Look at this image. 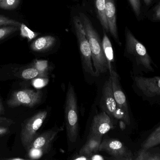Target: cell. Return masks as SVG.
<instances>
[{
	"mask_svg": "<svg viewBox=\"0 0 160 160\" xmlns=\"http://www.w3.org/2000/svg\"><path fill=\"white\" fill-rule=\"evenodd\" d=\"M64 113L68 139L70 142H75L78 134L77 100L74 88L70 82L66 94Z\"/></svg>",
	"mask_w": 160,
	"mask_h": 160,
	"instance_id": "2",
	"label": "cell"
},
{
	"mask_svg": "<svg viewBox=\"0 0 160 160\" xmlns=\"http://www.w3.org/2000/svg\"><path fill=\"white\" fill-rule=\"evenodd\" d=\"M135 159L137 160H160V154L159 153L152 154L147 150L142 148L138 152L136 158Z\"/></svg>",
	"mask_w": 160,
	"mask_h": 160,
	"instance_id": "19",
	"label": "cell"
},
{
	"mask_svg": "<svg viewBox=\"0 0 160 160\" xmlns=\"http://www.w3.org/2000/svg\"><path fill=\"white\" fill-rule=\"evenodd\" d=\"M40 74L39 70L35 68H30L25 69L21 73L23 78L27 79H31L37 77Z\"/></svg>",
	"mask_w": 160,
	"mask_h": 160,
	"instance_id": "24",
	"label": "cell"
},
{
	"mask_svg": "<svg viewBox=\"0 0 160 160\" xmlns=\"http://www.w3.org/2000/svg\"><path fill=\"white\" fill-rule=\"evenodd\" d=\"M90 159L95 160H103L104 158H103L101 155H98V154H96V153H95V154H93V155H92L91 156Z\"/></svg>",
	"mask_w": 160,
	"mask_h": 160,
	"instance_id": "29",
	"label": "cell"
},
{
	"mask_svg": "<svg viewBox=\"0 0 160 160\" xmlns=\"http://www.w3.org/2000/svg\"><path fill=\"white\" fill-rule=\"evenodd\" d=\"M100 105L103 111H105L111 118H115L118 108L112 91L110 76L105 81L103 87Z\"/></svg>",
	"mask_w": 160,
	"mask_h": 160,
	"instance_id": "10",
	"label": "cell"
},
{
	"mask_svg": "<svg viewBox=\"0 0 160 160\" xmlns=\"http://www.w3.org/2000/svg\"><path fill=\"white\" fill-rule=\"evenodd\" d=\"M73 1H76V0H73Z\"/></svg>",
	"mask_w": 160,
	"mask_h": 160,
	"instance_id": "32",
	"label": "cell"
},
{
	"mask_svg": "<svg viewBox=\"0 0 160 160\" xmlns=\"http://www.w3.org/2000/svg\"><path fill=\"white\" fill-rule=\"evenodd\" d=\"M148 17L149 20L153 22H159L160 20V3H158L148 12Z\"/></svg>",
	"mask_w": 160,
	"mask_h": 160,
	"instance_id": "22",
	"label": "cell"
},
{
	"mask_svg": "<svg viewBox=\"0 0 160 160\" xmlns=\"http://www.w3.org/2000/svg\"><path fill=\"white\" fill-rule=\"evenodd\" d=\"M112 118L105 111L94 116L91 125L89 135L102 137L114 127Z\"/></svg>",
	"mask_w": 160,
	"mask_h": 160,
	"instance_id": "8",
	"label": "cell"
},
{
	"mask_svg": "<svg viewBox=\"0 0 160 160\" xmlns=\"http://www.w3.org/2000/svg\"><path fill=\"white\" fill-rule=\"evenodd\" d=\"M13 121L10 119L0 118V137L7 134L10 132V127Z\"/></svg>",
	"mask_w": 160,
	"mask_h": 160,
	"instance_id": "20",
	"label": "cell"
},
{
	"mask_svg": "<svg viewBox=\"0 0 160 160\" xmlns=\"http://www.w3.org/2000/svg\"><path fill=\"white\" fill-rule=\"evenodd\" d=\"M102 137L88 136L86 144L79 151V153L90 159L91 156L99 151V147L102 142Z\"/></svg>",
	"mask_w": 160,
	"mask_h": 160,
	"instance_id": "14",
	"label": "cell"
},
{
	"mask_svg": "<svg viewBox=\"0 0 160 160\" xmlns=\"http://www.w3.org/2000/svg\"><path fill=\"white\" fill-rule=\"evenodd\" d=\"M160 144V127L158 126L142 144V148L148 150Z\"/></svg>",
	"mask_w": 160,
	"mask_h": 160,
	"instance_id": "18",
	"label": "cell"
},
{
	"mask_svg": "<svg viewBox=\"0 0 160 160\" xmlns=\"http://www.w3.org/2000/svg\"><path fill=\"white\" fill-rule=\"evenodd\" d=\"M47 114L46 110L40 111L22 123L20 138L25 148L28 149L31 143L38 134L37 132L45 120Z\"/></svg>",
	"mask_w": 160,
	"mask_h": 160,
	"instance_id": "5",
	"label": "cell"
},
{
	"mask_svg": "<svg viewBox=\"0 0 160 160\" xmlns=\"http://www.w3.org/2000/svg\"><path fill=\"white\" fill-rule=\"evenodd\" d=\"M125 53L132 57L137 64L141 65L148 71L153 72L151 58L144 45L135 38L131 31L125 27Z\"/></svg>",
	"mask_w": 160,
	"mask_h": 160,
	"instance_id": "3",
	"label": "cell"
},
{
	"mask_svg": "<svg viewBox=\"0 0 160 160\" xmlns=\"http://www.w3.org/2000/svg\"><path fill=\"white\" fill-rule=\"evenodd\" d=\"M18 27L12 26L0 28V40L5 38L8 35L15 32L18 30Z\"/></svg>",
	"mask_w": 160,
	"mask_h": 160,
	"instance_id": "26",
	"label": "cell"
},
{
	"mask_svg": "<svg viewBox=\"0 0 160 160\" xmlns=\"http://www.w3.org/2000/svg\"><path fill=\"white\" fill-rule=\"evenodd\" d=\"M20 35L23 38H27L29 41L36 38L38 35V33L34 32L30 29L24 24H21L20 26Z\"/></svg>",
	"mask_w": 160,
	"mask_h": 160,
	"instance_id": "21",
	"label": "cell"
},
{
	"mask_svg": "<svg viewBox=\"0 0 160 160\" xmlns=\"http://www.w3.org/2000/svg\"><path fill=\"white\" fill-rule=\"evenodd\" d=\"M59 131V129H52L41 134H37L27 150L38 151L44 153L47 152Z\"/></svg>",
	"mask_w": 160,
	"mask_h": 160,
	"instance_id": "9",
	"label": "cell"
},
{
	"mask_svg": "<svg viewBox=\"0 0 160 160\" xmlns=\"http://www.w3.org/2000/svg\"><path fill=\"white\" fill-rule=\"evenodd\" d=\"M73 160H88V158L86 156H84V155H81V154H79V155H77V156H74L73 158Z\"/></svg>",
	"mask_w": 160,
	"mask_h": 160,
	"instance_id": "28",
	"label": "cell"
},
{
	"mask_svg": "<svg viewBox=\"0 0 160 160\" xmlns=\"http://www.w3.org/2000/svg\"><path fill=\"white\" fill-rule=\"evenodd\" d=\"M143 1L146 5L148 6L152 3L154 0H143Z\"/></svg>",
	"mask_w": 160,
	"mask_h": 160,
	"instance_id": "30",
	"label": "cell"
},
{
	"mask_svg": "<svg viewBox=\"0 0 160 160\" xmlns=\"http://www.w3.org/2000/svg\"><path fill=\"white\" fill-rule=\"evenodd\" d=\"M131 7L137 18L141 15V6L140 0H128Z\"/></svg>",
	"mask_w": 160,
	"mask_h": 160,
	"instance_id": "25",
	"label": "cell"
},
{
	"mask_svg": "<svg viewBox=\"0 0 160 160\" xmlns=\"http://www.w3.org/2000/svg\"><path fill=\"white\" fill-rule=\"evenodd\" d=\"M20 0H0V8L4 10L15 9L19 4Z\"/></svg>",
	"mask_w": 160,
	"mask_h": 160,
	"instance_id": "23",
	"label": "cell"
},
{
	"mask_svg": "<svg viewBox=\"0 0 160 160\" xmlns=\"http://www.w3.org/2000/svg\"><path fill=\"white\" fill-rule=\"evenodd\" d=\"M79 17L91 52L92 60L95 69V77L108 71V63L104 54L102 41L98 32L89 18L85 13L79 12Z\"/></svg>",
	"mask_w": 160,
	"mask_h": 160,
	"instance_id": "1",
	"label": "cell"
},
{
	"mask_svg": "<svg viewBox=\"0 0 160 160\" xmlns=\"http://www.w3.org/2000/svg\"><path fill=\"white\" fill-rule=\"evenodd\" d=\"M56 39L52 36H46L36 39L31 45L32 49L36 52L45 51L51 48L56 43Z\"/></svg>",
	"mask_w": 160,
	"mask_h": 160,
	"instance_id": "15",
	"label": "cell"
},
{
	"mask_svg": "<svg viewBox=\"0 0 160 160\" xmlns=\"http://www.w3.org/2000/svg\"><path fill=\"white\" fill-rule=\"evenodd\" d=\"M7 25L19 27L21 25V23L13 19H10L8 18L0 15V26Z\"/></svg>",
	"mask_w": 160,
	"mask_h": 160,
	"instance_id": "27",
	"label": "cell"
},
{
	"mask_svg": "<svg viewBox=\"0 0 160 160\" xmlns=\"http://www.w3.org/2000/svg\"><path fill=\"white\" fill-rule=\"evenodd\" d=\"M42 97V92L41 90L23 89L14 92L7 104L12 107L24 106L32 108L41 102Z\"/></svg>",
	"mask_w": 160,
	"mask_h": 160,
	"instance_id": "6",
	"label": "cell"
},
{
	"mask_svg": "<svg viewBox=\"0 0 160 160\" xmlns=\"http://www.w3.org/2000/svg\"><path fill=\"white\" fill-rule=\"evenodd\" d=\"M135 80L137 86L144 95L148 97L160 95V77L146 78L138 76L135 78Z\"/></svg>",
	"mask_w": 160,
	"mask_h": 160,
	"instance_id": "11",
	"label": "cell"
},
{
	"mask_svg": "<svg viewBox=\"0 0 160 160\" xmlns=\"http://www.w3.org/2000/svg\"><path fill=\"white\" fill-rule=\"evenodd\" d=\"M72 23L74 32L77 40L83 69L91 75L95 77V72L92 68L89 44L78 15L73 17Z\"/></svg>",
	"mask_w": 160,
	"mask_h": 160,
	"instance_id": "4",
	"label": "cell"
},
{
	"mask_svg": "<svg viewBox=\"0 0 160 160\" xmlns=\"http://www.w3.org/2000/svg\"><path fill=\"white\" fill-rule=\"evenodd\" d=\"M102 47L104 54L108 63V71L110 72L112 69V63L115 62L114 51L112 44L108 36L106 34V32L104 31L103 35L102 41Z\"/></svg>",
	"mask_w": 160,
	"mask_h": 160,
	"instance_id": "16",
	"label": "cell"
},
{
	"mask_svg": "<svg viewBox=\"0 0 160 160\" xmlns=\"http://www.w3.org/2000/svg\"><path fill=\"white\" fill-rule=\"evenodd\" d=\"M105 13L109 32L116 42L120 45L117 24L116 7L115 0H105Z\"/></svg>",
	"mask_w": 160,
	"mask_h": 160,
	"instance_id": "13",
	"label": "cell"
},
{
	"mask_svg": "<svg viewBox=\"0 0 160 160\" xmlns=\"http://www.w3.org/2000/svg\"><path fill=\"white\" fill-rule=\"evenodd\" d=\"M3 113H4V108H3L2 103L0 101V115L3 114Z\"/></svg>",
	"mask_w": 160,
	"mask_h": 160,
	"instance_id": "31",
	"label": "cell"
},
{
	"mask_svg": "<svg viewBox=\"0 0 160 160\" xmlns=\"http://www.w3.org/2000/svg\"><path fill=\"white\" fill-rule=\"evenodd\" d=\"M95 10L98 19L102 25L103 31L109 32L107 21L105 13V0H94Z\"/></svg>",
	"mask_w": 160,
	"mask_h": 160,
	"instance_id": "17",
	"label": "cell"
},
{
	"mask_svg": "<svg viewBox=\"0 0 160 160\" xmlns=\"http://www.w3.org/2000/svg\"><path fill=\"white\" fill-rule=\"evenodd\" d=\"M109 72L112 82V91L117 103V108L123 110L126 114L129 115L127 99L122 89L119 76L113 69H112Z\"/></svg>",
	"mask_w": 160,
	"mask_h": 160,
	"instance_id": "12",
	"label": "cell"
},
{
	"mask_svg": "<svg viewBox=\"0 0 160 160\" xmlns=\"http://www.w3.org/2000/svg\"><path fill=\"white\" fill-rule=\"evenodd\" d=\"M99 151L104 152L119 160H132L134 159L132 152L121 141L115 138H105L102 140Z\"/></svg>",
	"mask_w": 160,
	"mask_h": 160,
	"instance_id": "7",
	"label": "cell"
}]
</instances>
